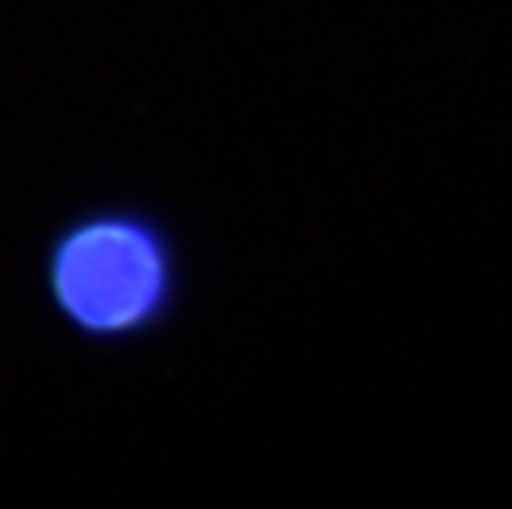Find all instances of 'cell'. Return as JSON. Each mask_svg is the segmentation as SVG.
<instances>
[{"label": "cell", "mask_w": 512, "mask_h": 509, "mask_svg": "<svg viewBox=\"0 0 512 509\" xmlns=\"http://www.w3.org/2000/svg\"><path fill=\"white\" fill-rule=\"evenodd\" d=\"M40 281L50 314L76 341L119 348L172 321L182 301V255L156 215L96 205L47 238Z\"/></svg>", "instance_id": "6da1fadb"}]
</instances>
